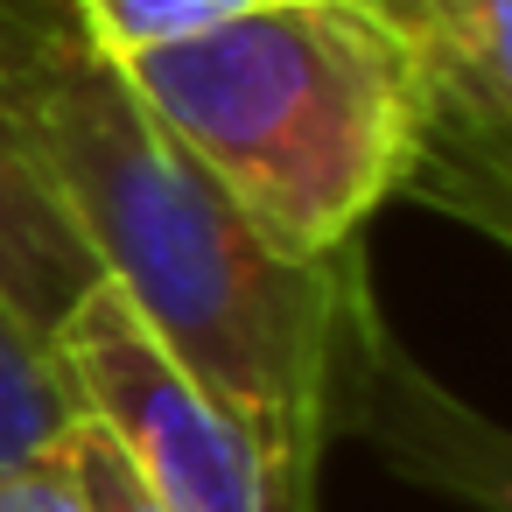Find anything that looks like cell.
<instances>
[{
    "instance_id": "obj_1",
    "label": "cell",
    "mask_w": 512,
    "mask_h": 512,
    "mask_svg": "<svg viewBox=\"0 0 512 512\" xmlns=\"http://www.w3.org/2000/svg\"><path fill=\"white\" fill-rule=\"evenodd\" d=\"M0 113L148 337L253 428L288 512H316L337 435L393 470L505 512V442L386 330L365 246L302 260L141 106L64 0H0Z\"/></svg>"
},
{
    "instance_id": "obj_5",
    "label": "cell",
    "mask_w": 512,
    "mask_h": 512,
    "mask_svg": "<svg viewBox=\"0 0 512 512\" xmlns=\"http://www.w3.org/2000/svg\"><path fill=\"white\" fill-rule=\"evenodd\" d=\"M78 414L85 407H78L57 351L0 302V477L29 456H43V449H57Z\"/></svg>"
},
{
    "instance_id": "obj_8",
    "label": "cell",
    "mask_w": 512,
    "mask_h": 512,
    "mask_svg": "<svg viewBox=\"0 0 512 512\" xmlns=\"http://www.w3.org/2000/svg\"><path fill=\"white\" fill-rule=\"evenodd\" d=\"M0 512H85L64 449H43V456H29L0 477Z\"/></svg>"
},
{
    "instance_id": "obj_3",
    "label": "cell",
    "mask_w": 512,
    "mask_h": 512,
    "mask_svg": "<svg viewBox=\"0 0 512 512\" xmlns=\"http://www.w3.org/2000/svg\"><path fill=\"white\" fill-rule=\"evenodd\" d=\"M50 351L78 407L120 442L162 512H288L253 428L148 337L113 281H92L71 302V316L50 330Z\"/></svg>"
},
{
    "instance_id": "obj_4",
    "label": "cell",
    "mask_w": 512,
    "mask_h": 512,
    "mask_svg": "<svg viewBox=\"0 0 512 512\" xmlns=\"http://www.w3.org/2000/svg\"><path fill=\"white\" fill-rule=\"evenodd\" d=\"M92 281H99V267H92L85 239L71 232V218L57 211V197L43 190L8 113H0V302L50 344V330L71 316V302Z\"/></svg>"
},
{
    "instance_id": "obj_7",
    "label": "cell",
    "mask_w": 512,
    "mask_h": 512,
    "mask_svg": "<svg viewBox=\"0 0 512 512\" xmlns=\"http://www.w3.org/2000/svg\"><path fill=\"white\" fill-rule=\"evenodd\" d=\"M57 449H64V463H71V484H78L85 512H162V505L141 491L134 463L120 456V442H113L92 414H78V421L64 428Z\"/></svg>"
},
{
    "instance_id": "obj_9",
    "label": "cell",
    "mask_w": 512,
    "mask_h": 512,
    "mask_svg": "<svg viewBox=\"0 0 512 512\" xmlns=\"http://www.w3.org/2000/svg\"><path fill=\"white\" fill-rule=\"evenodd\" d=\"M365 8H372L379 22H393V29H400V43H421V36L456 8V0H365Z\"/></svg>"
},
{
    "instance_id": "obj_6",
    "label": "cell",
    "mask_w": 512,
    "mask_h": 512,
    "mask_svg": "<svg viewBox=\"0 0 512 512\" xmlns=\"http://www.w3.org/2000/svg\"><path fill=\"white\" fill-rule=\"evenodd\" d=\"M78 36L127 64V57H148V50H176V43H197L253 8H267V0H64Z\"/></svg>"
},
{
    "instance_id": "obj_2",
    "label": "cell",
    "mask_w": 512,
    "mask_h": 512,
    "mask_svg": "<svg viewBox=\"0 0 512 512\" xmlns=\"http://www.w3.org/2000/svg\"><path fill=\"white\" fill-rule=\"evenodd\" d=\"M141 106L288 253L358 246L414 148V50L365 0L267 8L120 64Z\"/></svg>"
}]
</instances>
